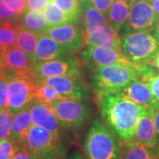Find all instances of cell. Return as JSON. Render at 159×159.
<instances>
[{
    "mask_svg": "<svg viewBox=\"0 0 159 159\" xmlns=\"http://www.w3.org/2000/svg\"><path fill=\"white\" fill-rule=\"evenodd\" d=\"M102 120L121 145L134 141L135 129L144 107L132 101L122 91L97 93Z\"/></svg>",
    "mask_w": 159,
    "mask_h": 159,
    "instance_id": "6da1fadb",
    "label": "cell"
},
{
    "mask_svg": "<svg viewBox=\"0 0 159 159\" xmlns=\"http://www.w3.org/2000/svg\"><path fill=\"white\" fill-rule=\"evenodd\" d=\"M122 145L111 129L100 118L93 120L83 143L88 159H119Z\"/></svg>",
    "mask_w": 159,
    "mask_h": 159,
    "instance_id": "7a4b0ae2",
    "label": "cell"
},
{
    "mask_svg": "<svg viewBox=\"0 0 159 159\" xmlns=\"http://www.w3.org/2000/svg\"><path fill=\"white\" fill-rule=\"evenodd\" d=\"M140 79L134 63H118L97 67L92 78L96 93L121 91L131 82Z\"/></svg>",
    "mask_w": 159,
    "mask_h": 159,
    "instance_id": "3957f363",
    "label": "cell"
},
{
    "mask_svg": "<svg viewBox=\"0 0 159 159\" xmlns=\"http://www.w3.org/2000/svg\"><path fill=\"white\" fill-rule=\"evenodd\" d=\"M121 51L134 64H150L159 51L153 30L134 31L122 36Z\"/></svg>",
    "mask_w": 159,
    "mask_h": 159,
    "instance_id": "277c9868",
    "label": "cell"
},
{
    "mask_svg": "<svg viewBox=\"0 0 159 159\" xmlns=\"http://www.w3.org/2000/svg\"><path fill=\"white\" fill-rule=\"evenodd\" d=\"M33 159H63V149L58 135L33 124L25 142Z\"/></svg>",
    "mask_w": 159,
    "mask_h": 159,
    "instance_id": "5b68a950",
    "label": "cell"
},
{
    "mask_svg": "<svg viewBox=\"0 0 159 159\" xmlns=\"http://www.w3.org/2000/svg\"><path fill=\"white\" fill-rule=\"evenodd\" d=\"M7 73L9 74L8 110L14 116L23 110L29 108L35 101V90L38 81L33 76Z\"/></svg>",
    "mask_w": 159,
    "mask_h": 159,
    "instance_id": "8992f818",
    "label": "cell"
},
{
    "mask_svg": "<svg viewBox=\"0 0 159 159\" xmlns=\"http://www.w3.org/2000/svg\"><path fill=\"white\" fill-rule=\"evenodd\" d=\"M63 127L77 129L87 123L91 110L86 99L63 97L51 106Z\"/></svg>",
    "mask_w": 159,
    "mask_h": 159,
    "instance_id": "52a82bcc",
    "label": "cell"
},
{
    "mask_svg": "<svg viewBox=\"0 0 159 159\" xmlns=\"http://www.w3.org/2000/svg\"><path fill=\"white\" fill-rule=\"evenodd\" d=\"M34 72L37 81L55 76H67L78 79H81L82 76L80 61L75 57L35 63Z\"/></svg>",
    "mask_w": 159,
    "mask_h": 159,
    "instance_id": "ba28073f",
    "label": "cell"
},
{
    "mask_svg": "<svg viewBox=\"0 0 159 159\" xmlns=\"http://www.w3.org/2000/svg\"><path fill=\"white\" fill-rule=\"evenodd\" d=\"M81 60L96 69L118 63H132L122 51L102 46H87V49L81 51Z\"/></svg>",
    "mask_w": 159,
    "mask_h": 159,
    "instance_id": "9c48e42d",
    "label": "cell"
},
{
    "mask_svg": "<svg viewBox=\"0 0 159 159\" xmlns=\"http://www.w3.org/2000/svg\"><path fill=\"white\" fill-rule=\"evenodd\" d=\"M45 34L56 40L74 53L80 51L86 45L84 31L76 23L50 28Z\"/></svg>",
    "mask_w": 159,
    "mask_h": 159,
    "instance_id": "30bf717a",
    "label": "cell"
},
{
    "mask_svg": "<svg viewBox=\"0 0 159 159\" xmlns=\"http://www.w3.org/2000/svg\"><path fill=\"white\" fill-rule=\"evenodd\" d=\"M159 20L148 0H135L131 4L127 24L135 31L153 30Z\"/></svg>",
    "mask_w": 159,
    "mask_h": 159,
    "instance_id": "8fae6325",
    "label": "cell"
},
{
    "mask_svg": "<svg viewBox=\"0 0 159 159\" xmlns=\"http://www.w3.org/2000/svg\"><path fill=\"white\" fill-rule=\"evenodd\" d=\"M0 57L3 63V70L16 74L35 77L34 61L17 46H12L3 51Z\"/></svg>",
    "mask_w": 159,
    "mask_h": 159,
    "instance_id": "7c38bea8",
    "label": "cell"
},
{
    "mask_svg": "<svg viewBox=\"0 0 159 159\" xmlns=\"http://www.w3.org/2000/svg\"><path fill=\"white\" fill-rule=\"evenodd\" d=\"M40 81L55 89L63 97L81 99H87L89 97V89L81 79L67 76H55L46 78Z\"/></svg>",
    "mask_w": 159,
    "mask_h": 159,
    "instance_id": "4fadbf2b",
    "label": "cell"
},
{
    "mask_svg": "<svg viewBox=\"0 0 159 159\" xmlns=\"http://www.w3.org/2000/svg\"><path fill=\"white\" fill-rule=\"evenodd\" d=\"M74 52L45 34L39 35L34 55V64L43 61L72 57Z\"/></svg>",
    "mask_w": 159,
    "mask_h": 159,
    "instance_id": "5bb4252c",
    "label": "cell"
},
{
    "mask_svg": "<svg viewBox=\"0 0 159 159\" xmlns=\"http://www.w3.org/2000/svg\"><path fill=\"white\" fill-rule=\"evenodd\" d=\"M134 141L149 148L157 147V133L151 108L144 107L137 123Z\"/></svg>",
    "mask_w": 159,
    "mask_h": 159,
    "instance_id": "9a60e30c",
    "label": "cell"
},
{
    "mask_svg": "<svg viewBox=\"0 0 159 159\" xmlns=\"http://www.w3.org/2000/svg\"><path fill=\"white\" fill-rule=\"evenodd\" d=\"M29 109L34 124L40 125L58 135L60 127L62 125L51 107L35 100Z\"/></svg>",
    "mask_w": 159,
    "mask_h": 159,
    "instance_id": "2e32d148",
    "label": "cell"
},
{
    "mask_svg": "<svg viewBox=\"0 0 159 159\" xmlns=\"http://www.w3.org/2000/svg\"><path fill=\"white\" fill-rule=\"evenodd\" d=\"M84 36L85 44L87 46H102L122 51V39L119 36V32L112 29L109 24L90 34H84Z\"/></svg>",
    "mask_w": 159,
    "mask_h": 159,
    "instance_id": "e0dca14e",
    "label": "cell"
},
{
    "mask_svg": "<svg viewBox=\"0 0 159 159\" xmlns=\"http://www.w3.org/2000/svg\"><path fill=\"white\" fill-rule=\"evenodd\" d=\"M121 91L132 101L143 107L152 108L157 103L150 89L141 79L134 80Z\"/></svg>",
    "mask_w": 159,
    "mask_h": 159,
    "instance_id": "ac0fdd59",
    "label": "cell"
},
{
    "mask_svg": "<svg viewBox=\"0 0 159 159\" xmlns=\"http://www.w3.org/2000/svg\"><path fill=\"white\" fill-rule=\"evenodd\" d=\"M34 124L30 109L27 108L13 116L11 125V138L20 146H25L29 129Z\"/></svg>",
    "mask_w": 159,
    "mask_h": 159,
    "instance_id": "d6986e66",
    "label": "cell"
},
{
    "mask_svg": "<svg viewBox=\"0 0 159 159\" xmlns=\"http://www.w3.org/2000/svg\"><path fill=\"white\" fill-rule=\"evenodd\" d=\"M130 0H114L107 14L108 24L117 32L121 31L127 24L131 4Z\"/></svg>",
    "mask_w": 159,
    "mask_h": 159,
    "instance_id": "ffe728a7",
    "label": "cell"
},
{
    "mask_svg": "<svg viewBox=\"0 0 159 159\" xmlns=\"http://www.w3.org/2000/svg\"><path fill=\"white\" fill-rule=\"evenodd\" d=\"M20 24L24 28L39 35L45 34L50 29L43 10H26L20 18Z\"/></svg>",
    "mask_w": 159,
    "mask_h": 159,
    "instance_id": "44dd1931",
    "label": "cell"
},
{
    "mask_svg": "<svg viewBox=\"0 0 159 159\" xmlns=\"http://www.w3.org/2000/svg\"><path fill=\"white\" fill-rule=\"evenodd\" d=\"M38 39H39V34H36L34 32L24 28L21 24L20 25L15 46H17L21 51L27 53L30 58L34 61V63Z\"/></svg>",
    "mask_w": 159,
    "mask_h": 159,
    "instance_id": "7402d4cb",
    "label": "cell"
},
{
    "mask_svg": "<svg viewBox=\"0 0 159 159\" xmlns=\"http://www.w3.org/2000/svg\"><path fill=\"white\" fill-rule=\"evenodd\" d=\"M119 159H157V157L153 148L134 141L122 145Z\"/></svg>",
    "mask_w": 159,
    "mask_h": 159,
    "instance_id": "603a6c76",
    "label": "cell"
},
{
    "mask_svg": "<svg viewBox=\"0 0 159 159\" xmlns=\"http://www.w3.org/2000/svg\"><path fill=\"white\" fill-rule=\"evenodd\" d=\"M135 66L140 79L148 85L155 99L159 102V74L157 73L155 67L150 64H135Z\"/></svg>",
    "mask_w": 159,
    "mask_h": 159,
    "instance_id": "cb8c5ba5",
    "label": "cell"
},
{
    "mask_svg": "<svg viewBox=\"0 0 159 159\" xmlns=\"http://www.w3.org/2000/svg\"><path fill=\"white\" fill-rule=\"evenodd\" d=\"M108 24L107 17L92 4L87 6L84 13V34H90Z\"/></svg>",
    "mask_w": 159,
    "mask_h": 159,
    "instance_id": "d4e9b609",
    "label": "cell"
},
{
    "mask_svg": "<svg viewBox=\"0 0 159 159\" xmlns=\"http://www.w3.org/2000/svg\"><path fill=\"white\" fill-rule=\"evenodd\" d=\"M43 11H44L46 20L49 23L50 28L59 27V26L70 24V23L78 22L73 18L70 17L66 12H65L62 9H60L53 2H50L43 9Z\"/></svg>",
    "mask_w": 159,
    "mask_h": 159,
    "instance_id": "484cf974",
    "label": "cell"
},
{
    "mask_svg": "<svg viewBox=\"0 0 159 159\" xmlns=\"http://www.w3.org/2000/svg\"><path fill=\"white\" fill-rule=\"evenodd\" d=\"M20 23L4 21L0 28V55L3 51L15 45Z\"/></svg>",
    "mask_w": 159,
    "mask_h": 159,
    "instance_id": "4316f807",
    "label": "cell"
},
{
    "mask_svg": "<svg viewBox=\"0 0 159 159\" xmlns=\"http://www.w3.org/2000/svg\"><path fill=\"white\" fill-rule=\"evenodd\" d=\"M63 98V97L55 89L45 83L38 81L35 90V100L51 107L54 102Z\"/></svg>",
    "mask_w": 159,
    "mask_h": 159,
    "instance_id": "83f0119b",
    "label": "cell"
},
{
    "mask_svg": "<svg viewBox=\"0 0 159 159\" xmlns=\"http://www.w3.org/2000/svg\"><path fill=\"white\" fill-rule=\"evenodd\" d=\"M51 2L56 4L60 9H62L76 21L79 20L80 13V0H51Z\"/></svg>",
    "mask_w": 159,
    "mask_h": 159,
    "instance_id": "f1b7e54d",
    "label": "cell"
},
{
    "mask_svg": "<svg viewBox=\"0 0 159 159\" xmlns=\"http://www.w3.org/2000/svg\"><path fill=\"white\" fill-rule=\"evenodd\" d=\"M21 147L11 137L0 140V159H11Z\"/></svg>",
    "mask_w": 159,
    "mask_h": 159,
    "instance_id": "f546056e",
    "label": "cell"
},
{
    "mask_svg": "<svg viewBox=\"0 0 159 159\" xmlns=\"http://www.w3.org/2000/svg\"><path fill=\"white\" fill-rule=\"evenodd\" d=\"M12 119L13 115L8 109L0 110V140L11 136Z\"/></svg>",
    "mask_w": 159,
    "mask_h": 159,
    "instance_id": "4dcf8cb0",
    "label": "cell"
},
{
    "mask_svg": "<svg viewBox=\"0 0 159 159\" xmlns=\"http://www.w3.org/2000/svg\"><path fill=\"white\" fill-rule=\"evenodd\" d=\"M9 98V74L6 71L0 74V110L8 109Z\"/></svg>",
    "mask_w": 159,
    "mask_h": 159,
    "instance_id": "1f68e13d",
    "label": "cell"
},
{
    "mask_svg": "<svg viewBox=\"0 0 159 159\" xmlns=\"http://www.w3.org/2000/svg\"><path fill=\"white\" fill-rule=\"evenodd\" d=\"M4 3L18 16L21 18L27 10V0H3Z\"/></svg>",
    "mask_w": 159,
    "mask_h": 159,
    "instance_id": "d6a6232c",
    "label": "cell"
},
{
    "mask_svg": "<svg viewBox=\"0 0 159 159\" xmlns=\"http://www.w3.org/2000/svg\"><path fill=\"white\" fill-rule=\"evenodd\" d=\"M0 20L4 21H16L18 22L20 18L15 12L6 6L3 0H0Z\"/></svg>",
    "mask_w": 159,
    "mask_h": 159,
    "instance_id": "836d02e7",
    "label": "cell"
},
{
    "mask_svg": "<svg viewBox=\"0 0 159 159\" xmlns=\"http://www.w3.org/2000/svg\"><path fill=\"white\" fill-rule=\"evenodd\" d=\"M114 0H92L91 4L95 6L98 11H100L105 16H107L109 10Z\"/></svg>",
    "mask_w": 159,
    "mask_h": 159,
    "instance_id": "e575fe53",
    "label": "cell"
},
{
    "mask_svg": "<svg viewBox=\"0 0 159 159\" xmlns=\"http://www.w3.org/2000/svg\"><path fill=\"white\" fill-rule=\"evenodd\" d=\"M51 0H27V10H43Z\"/></svg>",
    "mask_w": 159,
    "mask_h": 159,
    "instance_id": "d590c367",
    "label": "cell"
},
{
    "mask_svg": "<svg viewBox=\"0 0 159 159\" xmlns=\"http://www.w3.org/2000/svg\"><path fill=\"white\" fill-rule=\"evenodd\" d=\"M152 114H153L154 124L157 133V146L159 145V102H157L154 107L151 108Z\"/></svg>",
    "mask_w": 159,
    "mask_h": 159,
    "instance_id": "8d00e7d4",
    "label": "cell"
},
{
    "mask_svg": "<svg viewBox=\"0 0 159 159\" xmlns=\"http://www.w3.org/2000/svg\"><path fill=\"white\" fill-rule=\"evenodd\" d=\"M11 159H33V157H32L31 154L29 153L28 148L25 146H23L19 149V151L15 154V156Z\"/></svg>",
    "mask_w": 159,
    "mask_h": 159,
    "instance_id": "74e56055",
    "label": "cell"
},
{
    "mask_svg": "<svg viewBox=\"0 0 159 159\" xmlns=\"http://www.w3.org/2000/svg\"><path fill=\"white\" fill-rule=\"evenodd\" d=\"M151 65L153 66L156 69L159 71V51L157 52V54L154 56V57L151 60Z\"/></svg>",
    "mask_w": 159,
    "mask_h": 159,
    "instance_id": "f35d334b",
    "label": "cell"
},
{
    "mask_svg": "<svg viewBox=\"0 0 159 159\" xmlns=\"http://www.w3.org/2000/svg\"><path fill=\"white\" fill-rule=\"evenodd\" d=\"M148 2L151 4V6L153 7L154 11H156L157 15L159 18V0H148Z\"/></svg>",
    "mask_w": 159,
    "mask_h": 159,
    "instance_id": "ab89813d",
    "label": "cell"
},
{
    "mask_svg": "<svg viewBox=\"0 0 159 159\" xmlns=\"http://www.w3.org/2000/svg\"><path fill=\"white\" fill-rule=\"evenodd\" d=\"M153 33L154 34H155V36L157 37V41H158L159 43V20H157V22L156 23L155 27H154Z\"/></svg>",
    "mask_w": 159,
    "mask_h": 159,
    "instance_id": "60d3db41",
    "label": "cell"
},
{
    "mask_svg": "<svg viewBox=\"0 0 159 159\" xmlns=\"http://www.w3.org/2000/svg\"><path fill=\"white\" fill-rule=\"evenodd\" d=\"M68 159H85L84 158V157L81 155V153H80V152H74L73 153L71 156H70V157Z\"/></svg>",
    "mask_w": 159,
    "mask_h": 159,
    "instance_id": "b9f144b4",
    "label": "cell"
},
{
    "mask_svg": "<svg viewBox=\"0 0 159 159\" xmlns=\"http://www.w3.org/2000/svg\"><path fill=\"white\" fill-rule=\"evenodd\" d=\"M154 150H155V153H156V157H157V159H159V145H157L156 148H154Z\"/></svg>",
    "mask_w": 159,
    "mask_h": 159,
    "instance_id": "7bdbcfd3",
    "label": "cell"
},
{
    "mask_svg": "<svg viewBox=\"0 0 159 159\" xmlns=\"http://www.w3.org/2000/svg\"><path fill=\"white\" fill-rule=\"evenodd\" d=\"M80 2H82V3H84V4H87L88 6L89 5H90L91 2H92V0H80Z\"/></svg>",
    "mask_w": 159,
    "mask_h": 159,
    "instance_id": "ee69618b",
    "label": "cell"
},
{
    "mask_svg": "<svg viewBox=\"0 0 159 159\" xmlns=\"http://www.w3.org/2000/svg\"><path fill=\"white\" fill-rule=\"evenodd\" d=\"M2 71H3V63H2V59L0 57V74L2 73Z\"/></svg>",
    "mask_w": 159,
    "mask_h": 159,
    "instance_id": "f6af8a7d",
    "label": "cell"
},
{
    "mask_svg": "<svg viewBox=\"0 0 159 159\" xmlns=\"http://www.w3.org/2000/svg\"><path fill=\"white\" fill-rule=\"evenodd\" d=\"M4 22V20H0V28H1V26H2V24Z\"/></svg>",
    "mask_w": 159,
    "mask_h": 159,
    "instance_id": "bcb514c9",
    "label": "cell"
},
{
    "mask_svg": "<svg viewBox=\"0 0 159 159\" xmlns=\"http://www.w3.org/2000/svg\"><path fill=\"white\" fill-rule=\"evenodd\" d=\"M130 1H135V0H130Z\"/></svg>",
    "mask_w": 159,
    "mask_h": 159,
    "instance_id": "7dc6e473",
    "label": "cell"
}]
</instances>
